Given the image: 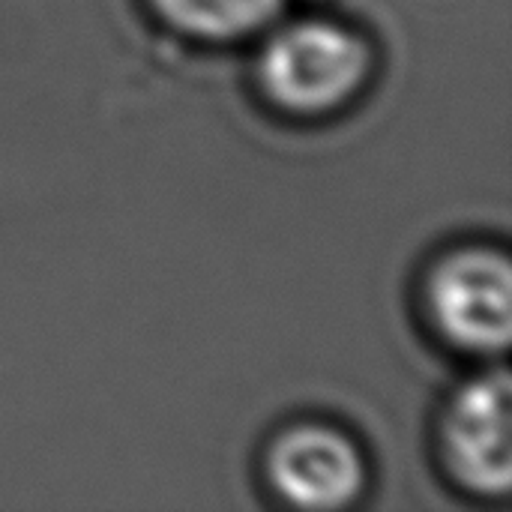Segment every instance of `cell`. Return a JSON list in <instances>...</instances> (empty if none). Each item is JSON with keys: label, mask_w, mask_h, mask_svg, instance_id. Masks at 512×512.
I'll return each mask as SVG.
<instances>
[{"label": "cell", "mask_w": 512, "mask_h": 512, "mask_svg": "<svg viewBox=\"0 0 512 512\" xmlns=\"http://www.w3.org/2000/svg\"><path fill=\"white\" fill-rule=\"evenodd\" d=\"M372 45L354 27L330 18L291 21L258 54V87L291 117H327L351 105L369 84Z\"/></svg>", "instance_id": "obj_1"}, {"label": "cell", "mask_w": 512, "mask_h": 512, "mask_svg": "<svg viewBox=\"0 0 512 512\" xmlns=\"http://www.w3.org/2000/svg\"><path fill=\"white\" fill-rule=\"evenodd\" d=\"M435 333L471 357L507 351L512 336V267L495 246H465L435 261L423 282Z\"/></svg>", "instance_id": "obj_2"}, {"label": "cell", "mask_w": 512, "mask_h": 512, "mask_svg": "<svg viewBox=\"0 0 512 512\" xmlns=\"http://www.w3.org/2000/svg\"><path fill=\"white\" fill-rule=\"evenodd\" d=\"M438 450L447 477L480 498H501L512 486L510 378L486 372L465 381L438 420Z\"/></svg>", "instance_id": "obj_3"}, {"label": "cell", "mask_w": 512, "mask_h": 512, "mask_svg": "<svg viewBox=\"0 0 512 512\" xmlns=\"http://www.w3.org/2000/svg\"><path fill=\"white\" fill-rule=\"evenodd\" d=\"M273 492L300 510H342L366 492L360 444L330 423H297L273 438L264 456Z\"/></svg>", "instance_id": "obj_4"}, {"label": "cell", "mask_w": 512, "mask_h": 512, "mask_svg": "<svg viewBox=\"0 0 512 512\" xmlns=\"http://www.w3.org/2000/svg\"><path fill=\"white\" fill-rule=\"evenodd\" d=\"M150 6L183 36L201 42H237L270 27L285 0H150Z\"/></svg>", "instance_id": "obj_5"}]
</instances>
